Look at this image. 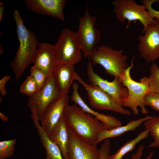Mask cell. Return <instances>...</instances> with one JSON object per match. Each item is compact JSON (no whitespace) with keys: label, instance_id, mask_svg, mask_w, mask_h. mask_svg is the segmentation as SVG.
I'll return each mask as SVG.
<instances>
[{"label":"cell","instance_id":"1","mask_svg":"<svg viewBox=\"0 0 159 159\" xmlns=\"http://www.w3.org/2000/svg\"><path fill=\"white\" fill-rule=\"evenodd\" d=\"M12 15L15 22L19 46L10 65L15 78L18 79L29 65L33 63L39 43L35 34L24 26L18 11L14 10Z\"/></svg>","mask_w":159,"mask_h":159},{"label":"cell","instance_id":"2","mask_svg":"<svg viewBox=\"0 0 159 159\" xmlns=\"http://www.w3.org/2000/svg\"><path fill=\"white\" fill-rule=\"evenodd\" d=\"M63 116L68 127L78 137L96 146L97 135L107 128L97 119L76 104L66 105Z\"/></svg>","mask_w":159,"mask_h":159},{"label":"cell","instance_id":"3","mask_svg":"<svg viewBox=\"0 0 159 159\" xmlns=\"http://www.w3.org/2000/svg\"><path fill=\"white\" fill-rule=\"evenodd\" d=\"M123 50H116L108 45L96 46L90 55L92 64L100 65L106 72L114 77L121 79L128 66L126 62L127 55Z\"/></svg>","mask_w":159,"mask_h":159},{"label":"cell","instance_id":"4","mask_svg":"<svg viewBox=\"0 0 159 159\" xmlns=\"http://www.w3.org/2000/svg\"><path fill=\"white\" fill-rule=\"evenodd\" d=\"M131 61L130 65L126 70L123 76L121 79L123 85L128 90V95L125 100L123 107L130 108L135 115L138 114V108L139 107L143 114H147L148 112L145 107V97L152 92L149 86L148 77H143L138 82L133 80L130 75V71L134 65Z\"/></svg>","mask_w":159,"mask_h":159},{"label":"cell","instance_id":"5","mask_svg":"<svg viewBox=\"0 0 159 159\" xmlns=\"http://www.w3.org/2000/svg\"><path fill=\"white\" fill-rule=\"evenodd\" d=\"M79 16V23L76 33L83 56L88 57L100 42L101 35L98 30L95 28L96 18L90 14L87 6L84 16Z\"/></svg>","mask_w":159,"mask_h":159},{"label":"cell","instance_id":"6","mask_svg":"<svg viewBox=\"0 0 159 159\" xmlns=\"http://www.w3.org/2000/svg\"><path fill=\"white\" fill-rule=\"evenodd\" d=\"M57 62L74 65L82 59V51L76 32L65 29L60 33L54 45Z\"/></svg>","mask_w":159,"mask_h":159},{"label":"cell","instance_id":"7","mask_svg":"<svg viewBox=\"0 0 159 159\" xmlns=\"http://www.w3.org/2000/svg\"><path fill=\"white\" fill-rule=\"evenodd\" d=\"M75 80L80 82L85 88L87 92L89 104L93 108L111 111L123 115H130V111L118 104L98 86L86 83L76 72Z\"/></svg>","mask_w":159,"mask_h":159},{"label":"cell","instance_id":"8","mask_svg":"<svg viewBox=\"0 0 159 159\" xmlns=\"http://www.w3.org/2000/svg\"><path fill=\"white\" fill-rule=\"evenodd\" d=\"M118 19L121 22L125 20L138 21L143 27V30L156 20L151 18L145 6L137 4L134 0H115L112 2Z\"/></svg>","mask_w":159,"mask_h":159},{"label":"cell","instance_id":"9","mask_svg":"<svg viewBox=\"0 0 159 159\" xmlns=\"http://www.w3.org/2000/svg\"><path fill=\"white\" fill-rule=\"evenodd\" d=\"M87 72L90 84L98 86L123 107L124 101L128 95V91L122 85L119 77H114L111 82L104 80L94 71L90 60L87 63Z\"/></svg>","mask_w":159,"mask_h":159},{"label":"cell","instance_id":"10","mask_svg":"<svg viewBox=\"0 0 159 159\" xmlns=\"http://www.w3.org/2000/svg\"><path fill=\"white\" fill-rule=\"evenodd\" d=\"M143 31L144 35L138 37V51L145 62L153 63L159 57V23L156 20Z\"/></svg>","mask_w":159,"mask_h":159},{"label":"cell","instance_id":"11","mask_svg":"<svg viewBox=\"0 0 159 159\" xmlns=\"http://www.w3.org/2000/svg\"><path fill=\"white\" fill-rule=\"evenodd\" d=\"M61 96L56 88L52 74L40 90L29 97L27 105L39 119L47 106Z\"/></svg>","mask_w":159,"mask_h":159},{"label":"cell","instance_id":"12","mask_svg":"<svg viewBox=\"0 0 159 159\" xmlns=\"http://www.w3.org/2000/svg\"><path fill=\"white\" fill-rule=\"evenodd\" d=\"M68 134L67 159H99L96 146L80 138L69 127Z\"/></svg>","mask_w":159,"mask_h":159},{"label":"cell","instance_id":"13","mask_svg":"<svg viewBox=\"0 0 159 159\" xmlns=\"http://www.w3.org/2000/svg\"><path fill=\"white\" fill-rule=\"evenodd\" d=\"M69 99L68 95H62L49 104L39 117L41 126L48 135L63 116Z\"/></svg>","mask_w":159,"mask_h":159},{"label":"cell","instance_id":"14","mask_svg":"<svg viewBox=\"0 0 159 159\" xmlns=\"http://www.w3.org/2000/svg\"><path fill=\"white\" fill-rule=\"evenodd\" d=\"M25 4L30 10L36 13L53 16L64 20L63 10L66 0H25Z\"/></svg>","mask_w":159,"mask_h":159},{"label":"cell","instance_id":"15","mask_svg":"<svg viewBox=\"0 0 159 159\" xmlns=\"http://www.w3.org/2000/svg\"><path fill=\"white\" fill-rule=\"evenodd\" d=\"M74 65L56 62L52 72L56 88L61 95H67L71 85L75 80Z\"/></svg>","mask_w":159,"mask_h":159},{"label":"cell","instance_id":"16","mask_svg":"<svg viewBox=\"0 0 159 159\" xmlns=\"http://www.w3.org/2000/svg\"><path fill=\"white\" fill-rule=\"evenodd\" d=\"M38 47L33 63L48 77L52 74L57 62L54 46L46 42L39 43Z\"/></svg>","mask_w":159,"mask_h":159},{"label":"cell","instance_id":"17","mask_svg":"<svg viewBox=\"0 0 159 159\" xmlns=\"http://www.w3.org/2000/svg\"><path fill=\"white\" fill-rule=\"evenodd\" d=\"M72 92L71 97V100L76 105L80 107L85 112L95 117L107 128L112 129L122 126V122L116 117L110 115L100 113L90 107L80 96L78 90L79 86L76 82L72 84Z\"/></svg>","mask_w":159,"mask_h":159},{"label":"cell","instance_id":"18","mask_svg":"<svg viewBox=\"0 0 159 159\" xmlns=\"http://www.w3.org/2000/svg\"><path fill=\"white\" fill-rule=\"evenodd\" d=\"M34 125L37 130L41 143L46 152L44 159H64L59 147L49 138L47 134L42 127L38 117L31 116Z\"/></svg>","mask_w":159,"mask_h":159},{"label":"cell","instance_id":"19","mask_svg":"<svg viewBox=\"0 0 159 159\" xmlns=\"http://www.w3.org/2000/svg\"><path fill=\"white\" fill-rule=\"evenodd\" d=\"M153 117L147 115L145 117L137 120H132L125 125L121 126L110 130H105L100 132L98 134L96 140L97 145L107 139L118 137L125 132L136 130L145 121L152 118Z\"/></svg>","mask_w":159,"mask_h":159},{"label":"cell","instance_id":"20","mask_svg":"<svg viewBox=\"0 0 159 159\" xmlns=\"http://www.w3.org/2000/svg\"><path fill=\"white\" fill-rule=\"evenodd\" d=\"M50 139L59 148L64 159H67L68 127L63 115L48 135Z\"/></svg>","mask_w":159,"mask_h":159},{"label":"cell","instance_id":"21","mask_svg":"<svg viewBox=\"0 0 159 159\" xmlns=\"http://www.w3.org/2000/svg\"><path fill=\"white\" fill-rule=\"evenodd\" d=\"M149 134V131L147 129H145L141 132L135 138L124 143L118 149L115 153L109 155L108 159H122L126 154L133 150L138 143L146 138Z\"/></svg>","mask_w":159,"mask_h":159},{"label":"cell","instance_id":"22","mask_svg":"<svg viewBox=\"0 0 159 159\" xmlns=\"http://www.w3.org/2000/svg\"><path fill=\"white\" fill-rule=\"evenodd\" d=\"M144 125L145 129L149 131L150 135L154 140L149 147H159V114L157 117L153 116L152 118L145 121Z\"/></svg>","mask_w":159,"mask_h":159},{"label":"cell","instance_id":"23","mask_svg":"<svg viewBox=\"0 0 159 159\" xmlns=\"http://www.w3.org/2000/svg\"><path fill=\"white\" fill-rule=\"evenodd\" d=\"M16 142V139L0 142V159H6L13 155Z\"/></svg>","mask_w":159,"mask_h":159},{"label":"cell","instance_id":"24","mask_svg":"<svg viewBox=\"0 0 159 159\" xmlns=\"http://www.w3.org/2000/svg\"><path fill=\"white\" fill-rule=\"evenodd\" d=\"M148 77L149 88L152 92L159 93V67L153 63Z\"/></svg>","mask_w":159,"mask_h":159},{"label":"cell","instance_id":"25","mask_svg":"<svg viewBox=\"0 0 159 159\" xmlns=\"http://www.w3.org/2000/svg\"><path fill=\"white\" fill-rule=\"evenodd\" d=\"M21 92L29 97L39 90L36 82L31 75L28 76L20 87Z\"/></svg>","mask_w":159,"mask_h":159},{"label":"cell","instance_id":"26","mask_svg":"<svg viewBox=\"0 0 159 159\" xmlns=\"http://www.w3.org/2000/svg\"><path fill=\"white\" fill-rule=\"evenodd\" d=\"M30 73V75L35 80L39 90L44 85L48 77L42 70L34 65L31 67Z\"/></svg>","mask_w":159,"mask_h":159},{"label":"cell","instance_id":"27","mask_svg":"<svg viewBox=\"0 0 159 159\" xmlns=\"http://www.w3.org/2000/svg\"><path fill=\"white\" fill-rule=\"evenodd\" d=\"M144 99L146 106L159 112V93L151 92L146 95Z\"/></svg>","mask_w":159,"mask_h":159},{"label":"cell","instance_id":"28","mask_svg":"<svg viewBox=\"0 0 159 159\" xmlns=\"http://www.w3.org/2000/svg\"><path fill=\"white\" fill-rule=\"evenodd\" d=\"M110 141L109 139L104 140L99 149V159H108V157L110 155Z\"/></svg>","mask_w":159,"mask_h":159},{"label":"cell","instance_id":"29","mask_svg":"<svg viewBox=\"0 0 159 159\" xmlns=\"http://www.w3.org/2000/svg\"><path fill=\"white\" fill-rule=\"evenodd\" d=\"M156 0H144L142 2L146 8L150 17L153 19L159 18V11L154 9L152 6L153 4L155 2H158Z\"/></svg>","mask_w":159,"mask_h":159},{"label":"cell","instance_id":"30","mask_svg":"<svg viewBox=\"0 0 159 159\" xmlns=\"http://www.w3.org/2000/svg\"><path fill=\"white\" fill-rule=\"evenodd\" d=\"M144 149V146L142 145H140L138 148L136 152L132 155L130 159H141ZM153 153V151L151 152L145 159H151Z\"/></svg>","mask_w":159,"mask_h":159},{"label":"cell","instance_id":"31","mask_svg":"<svg viewBox=\"0 0 159 159\" xmlns=\"http://www.w3.org/2000/svg\"><path fill=\"white\" fill-rule=\"evenodd\" d=\"M11 77L7 75L3 77L0 80V93L2 96H4L6 93L5 86L7 82L11 79Z\"/></svg>","mask_w":159,"mask_h":159},{"label":"cell","instance_id":"32","mask_svg":"<svg viewBox=\"0 0 159 159\" xmlns=\"http://www.w3.org/2000/svg\"><path fill=\"white\" fill-rule=\"evenodd\" d=\"M4 4L2 2H0V21H1L2 18L4 11Z\"/></svg>","mask_w":159,"mask_h":159},{"label":"cell","instance_id":"33","mask_svg":"<svg viewBox=\"0 0 159 159\" xmlns=\"http://www.w3.org/2000/svg\"><path fill=\"white\" fill-rule=\"evenodd\" d=\"M0 118L2 120L5 122L8 120V117L1 112H0Z\"/></svg>","mask_w":159,"mask_h":159},{"label":"cell","instance_id":"34","mask_svg":"<svg viewBox=\"0 0 159 159\" xmlns=\"http://www.w3.org/2000/svg\"><path fill=\"white\" fill-rule=\"evenodd\" d=\"M156 20L159 23V18L156 19Z\"/></svg>","mask_w":159,"mask_h":159}]
</instances>
